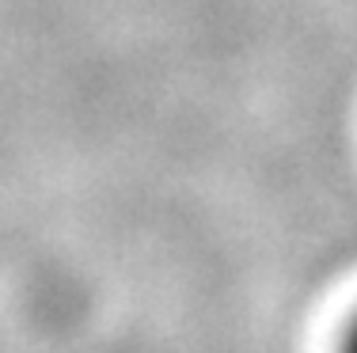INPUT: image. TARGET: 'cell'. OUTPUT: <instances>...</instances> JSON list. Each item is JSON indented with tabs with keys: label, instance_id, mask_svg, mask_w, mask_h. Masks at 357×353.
<instances>
[{
	"label": "cell",
	"instance_id": "6da1fadb",
	"mask_svg": "<svg viewBox=\"0 0 357 353\" xmlns=\"http://www.w3.org/2000/svg\"><path fill=\"white\" fill-rule=\"evenodd\" d=\"M342 353H357V323L350 327V338H346V350Z\"/></svg>",
	"mask_w": 357,
	"mask_h": 353
}]
</instances>
